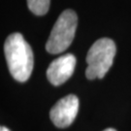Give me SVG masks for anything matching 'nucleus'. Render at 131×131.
I'll return each mask as SVG.
<instances>
[{
    "label": "nucleus",
    "instance_id": "nucleus-1",
    "mask_svg": "<svg viewBox=\"0 0 131 131\" xmlns=\"http://www.w3.org/2000/svg\"><path fill=\"white\" fill-rule=\"evenodd\" d=\"M7 65L12 77L18 82H26L31 75L34 64L33 52L20 33L8 36L4 44Z\"/></svg>",
    "mask_w": 131,
    "mask_h": 131
},
{
    "label": "nucleus",
    "instance_id": "nucleus-2",
    "mask_svg": "<svg viewBox=\"0 0 131 131\" xmlns=\"http://www.w3.org/2000/svg\"><path fill=\"white\" fill-rule=\"evenodd\" d=\"M116 51L115 42L110 38H101L94 43L86 56V78L102 79L113 65Z\"/></svg>",
    "mask_w": 131,
    "mask_h": 131
},
{
    "label": "nucleus",
    "instance_id": "nucleus-3",
    "mask_svg": "<svg viewBox=\"0 0 131 131\" xmlns=\"http://www.w3.org/2000/svg\"><path fill=\"white\" fill-rule=\"evenodd\" d=\"M78 18L73 10H65L58 17L46 43L49 53L57 54L65 52L75 37Z\"/></svg>",
    "mask_w": 131,
    "mask_h": 131
},
{
    "label": "nucleus",
    "instance_id": "nucleus-4",
    "mask_svg": "<svg viewBox=\"0 0 131 131\" xmlns=\"http://www.w3.org/2000/svg\"><path fill=\"white\" fill-rule=\"evenodd\" d=\"M79 110V99L69 94L58 100L50 111V117L56 127L65 128L75 121Z\"/></svg>",
    "mask_w": 131,
    "mask_h": 131
},
{
    "label": "nucleus",
    "instance_id": "nucleus-5",
    "mask_svg": "<svg viewBox=\"0 0 131 131\" xmlns=\"http://www.w3.org/2000/svg\"><path fill=\"white\" fill-rule=\"evenodd\" d=\"M76 66V57L72 53L59 56L50 64L47 70V78L52 84L58 86L64 84L73 75Z\"/></svg>",
    "mask_w": 131,
    "mask_h": 131
},
{
    "label": "nucleus",
    "instance_id": "nucleus-6",
    "mask_svg": "<svg viewBox=\"0 0 131 131\" xmlns=\"http://www.w3.org/2000/svg\"><path fill=\"white\" fill-rule=\"evenodd\" d=\"M51 0H27L28 9L36 16H44L48 13Z\"/></svg>",
    "mask_w": 131,
    "mask_h": 131
},
{
    "label": "nucleus",
    "instance_id": "nucleus-7",
    "mask_svg": "<svg viewBox=\"0 0 131 131\" xmlns=\"http://www.w3.org/2000/svg\"><path fill=\"white\" fill-rule=\"evenodd\" d=\"M0 131H11V130H10V129H8L7 127L1 126V127H0Z\"/></svg>",
    "mask_w": 131,
    "mask_h": 131
},
{
    "label": "nucleus",
    "instance_id": "nucleus-8",
    "mask_svg": "<svg viewBox=\"0 0 131 131\" xmlns=\"http://www.w3.org/2000/svg\"><path fill=\"white\" fill-rule=\"evenodd\" d=\"M103 131H117L116 129H114V128H107V129H105Z\"/></svg>",
    "mask_w": 131,
    "mask_h": 131
}]
</instances>
